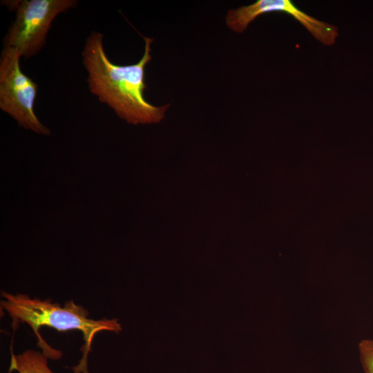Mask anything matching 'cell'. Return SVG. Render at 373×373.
I'll return each mask as SVG.
<instances>
[{
    "label": "cell",
    "mask_w": 373,
    "mask_h": 373,
    "mask_svg": "<svg viewBox=\"0 0 373 373\" xmlns=\"http://www.w3.org/2000/svg\"><path fill=\"white\" fill-rule=\"evenodd\" d=\"M48 358L39 352L28 350L20 354L11 352L9 372L54 373L48 367Z\"/></svg>",
    "instance_id": "cell-6"
},
{
    "label": "cell",
    "mask_w": 373,
    "mask_h": 373,
    "mask_svg": "<svg viewBox=\"0 0 373 373\" xmlns=\"http://www.w3.org/2000/svg\"><path fill=\"white\" fill-rule=\"evenodd\" d=\"M3 4L15 12V19L3 39V46L15 49L21 57L36 55L46 44L52 22L60 13L75 8V0H11Z\"/></svg>",
    "instance_id": "cell-3"
},
{
    "label": "cell",
    "mask_w": 373,
    "mask_h": 373,
    "mask_svg": "<svg viewBox=\"0 0 373 373\" xmlns=\"http://www.w3.org/2000/svg\"><path fill=\"white\" fill-rule=\"evenodd\" d=\"M20 58L15 49L3 46L0 57V108L26 129L50 135V129L34 111L38 86L22 72Z\"/></svg>",
    "instance_id": "cell-4"
},
{
    "label": "cell",
    "mask_w": 373,
    "mask_h": 373,
    "mask_svg": "<svg viewBox=\"0 0 373 373\" xmlns=\"http://www.w3.org/2000/svg\"><path fill=\"white\" fill-rule=\"evenodd\" d=\"M143 37V56L132 65L120 66L111 61L104 50V35L94 30L86 38L82 53L90 92L121 119L135 125L160 122L170 106V104L154 106L144 98L145 68L152 58L153 39Z\"/></svg>",
    "instance_id": "cell-1"
},
{
    "label": "cell",
    "mask_w": 373,
    "mask_h": 373,
    "mask_svg": "<svg viewBox=\"0 0 373 373\" xmlns=\"http://www.w3.org/2000/svg\"><path fill=\"white\" fill-rule=\"evenodd\" d=\"M358 353L365 373H373V339H363L358 343Z\"/></svg>",
    "instance_id": "cell-7"
},
{
    "label": "cell",
    "mask_w": 373,
    "mask_h": 373,
    "mask_svg": "<svg viewBox=\"0 0 373 373\" xmlns=\"http://www.w3.org/2000/svg\"><path fill=\"white\" fill-rule=\"evenodd\" d=\"M1 307L12 318V326L15 330L19 323L28 324L37 337V345L50 359H59L62 354L52 348L42 338L39 328L43 326L52 327L59 332L78 330L82 332L84 344L81 350L82 356L79 363L73 367L74 373H88L87 359L91 351L93 340L98 332L109 331L119 333L121 325L117 319L94 320L88 318V312L73 300L67 301L64 307L50 299L41 300L31 298L26 294H12L1 291Z\"/></svg>",
    "instance_id": "cell-2"
},
{
    "label": "cell",
    "mask_w": 373,
    "mask_h": 373,
    "mask_svg": "<svg viewBox=\"0 0 373 373\" xmlns=\"http://www.w3.org/2000/svg\"><path fill=\"white\" fill-rule=\"evenodd\" d=\"M270 12H285L293 17L316 40L326 46L334 45L339 35L336 26L311 17L289 0H258L249 6L228 10L225 21L230 30L242 33L256 17Z\"/></svg>",
    "instance_id": "cell-5"
}]
</instances>
